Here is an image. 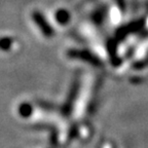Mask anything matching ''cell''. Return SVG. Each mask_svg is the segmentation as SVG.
Listing matches in <instances>:
<instances>
[{
  "label": "cell",
  "instance_id": "obj_4",
  "mask_svg": "<svg viewBox=\"0 0 148 148\" xmlns=\"http://www.w3.org/2000/svg\"><path fill=\"white\" fill-rule=\"evenodd\" d=\"M12 45V39L10 37H2L0 38V49L8 51Z\"/></svg>",
  "mask_w": 148,
  "mask_h": 148
},
{
  "label": "cell",
  "instance_id": "obj_3",
  "mask_svg": "<svg viewBox=\"0 0 148 148\" xmlns=\"http://www.w3.org/2000/svg\"><path fill=\"white\" fill-rule=\"evenodd\" d=\"M33 110H34V109H33V106L30 104V103H27V102L22 103V104L20 105V107H18V113H20V115L24 118L30 117L31 114L33 113Z\"/></svg>",
  "mask_w": 148,
  "mask_h": 148
},
{
  "label": "cell",
  "instance_id": "obj_1",
  "mask_svg": "<svg viewBox=\"0 0 148 148\" xmlns=\"http://www.w3.org/2000/svg\"><path fill=\"white\" fill-rule=\"evenodd\" d=\"M69 57H71L72 59H78V60H82L86 61V62H88L90 64L95 65L96 67L100 66L101 65V62L98 58H96L95 56L92 53H88L86 51H71L68 53Z\"/></svg>",
  "mask_w": 148,
  "mask_h": 148
},
{
  "label": "cell",
  "instance_id": "obj_2",
  "mask_svg": "<svg viewBox=\"0 0 148 148\" xmlns=\"http://www.w3.org/2000/svg\"><path fill=\"white\" fill-rule=\"evenodd\" d=\"M34 20L37 23V25H38V27L42 30V32H43V34L45 35V36H47V37L53 36V29H51V28L45 23V21L43 20L42 16H40V14H34Z\"/></svg>",
  "mask_w": 148,
  "mask_h": 148
}]
</instances>
